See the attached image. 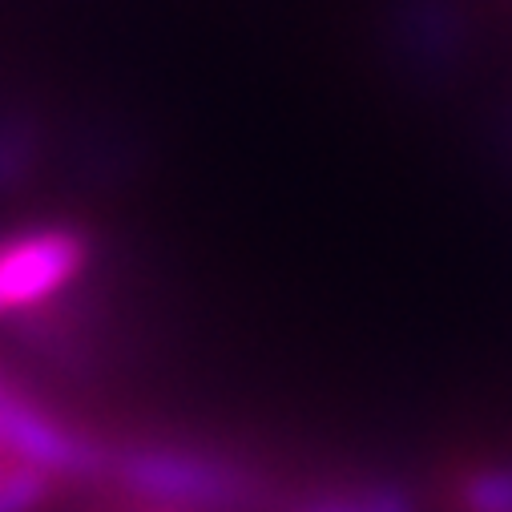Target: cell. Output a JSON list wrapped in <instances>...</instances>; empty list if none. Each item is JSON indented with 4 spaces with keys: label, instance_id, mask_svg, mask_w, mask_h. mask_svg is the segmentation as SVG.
<instances>
[{
    "label": "cell",
    "instance_id": "cell-5",
    "mask_svg": "<svg viewBox=\"0 0 512 512\" xmlns=\"http://www.w3.org/2000/svg\"><path fill=\"white\" fill-rule=\"evenodd\" d=\"M468 512H512V468H488L476 472L464 484Z\"/></svg>",
    "mask_w": 512,
    "mask_h": 512
},
{
    "label": "cell",
    "instance_id": "cell-3",
    "mask_svg": "<svg viewBox=\"0 0 512 512\" xmlns=\"http://www.w3.org/2000/svg\"><path fill=\"white\" fill-rule=\"evenodd\" d=\"M0 448H9L13 456H21V464L45 468V472H93L101 464L97 448L85 444L81 436L65 432L61 424H53L41 408L25 404L21 396H13L5 383H0Z\"/></svg>",
    "mask_w": 512,
    "mask_h": 512
},
{
    "label": "cell",
    "instance_id": "cell-4",
    "mask_svg": "<svg viewBox=\"0 0 512 512\" xmlns=\"http://www.w3.org/2000/svg\"><path fill=\"white\" fill-rule=\"evenodd\" d=\"M49 496V472L21 464L17 472L0 476V512H33Z\"/></svg>",
    "mask_w": 512,
    "mask_h": 512
},
{
    "label": "cell",
    "instance_id": "cell-1",
    "mask_svg": "<svg viewBox=\"0 0 512 512\" xmlns=\"http://www.w3.org/2000/svg\"><path fill=\"white\" fill-rule=\"evenodd\" d=\"M117 476L142 496L186 504V508H234L250 492L238 468L194 456V452H170V448L125 452L117 464Z\"/></svg>",
    "mask_w": 512,
    "mask_h": 512
},
{
    "label": "cell",
    "instance_id": "cell-6",
    "mask_svg": "<svg viewBox=\"0 0 512 512\" xmlns=\"http://www.w3.org/2000/svg\"><path fill=\"white\" fill-rule=\"evenodd\" d=\"M307 512H408L400 492H371L363 500H315Z\"/></svg>",
    "mask_w": 512,
    "mask_h": 512
},
{
    "label": "cell",
    "instance_id": "cell-2",
    "mask_svg": "<svg viewBox=\"0 0 512 512\" xmlns=\"http://www.w3.org/2000/svg\"><path fill=\"white\" fill-rule=\"evenodd\" d=\"M85 267V238L73 230H33L0 242V315L45 303Z\"/></svg>",
    "mask_w": 512,
    "mask_h": 512
}]
</instances>
